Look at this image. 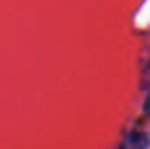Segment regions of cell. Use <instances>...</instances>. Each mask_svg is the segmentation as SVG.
<instances>
[{
  "label": "cell",
  "mask_w": 150,
  "mask_h": 149,
  "mask_svg": "<svg viewBox=\"0 0 150 149\" xmlns=\"http://www.w3.org/2000/svg\"><path fill=\"white\" fill-rule=\"evenodd\" d=\"M149 147V137L148 133L144 131H134L129 132L122 143L120 144L119 149H148Z\"/></svg>",
  "instance_id": "obj_1"
}]
</instances>
